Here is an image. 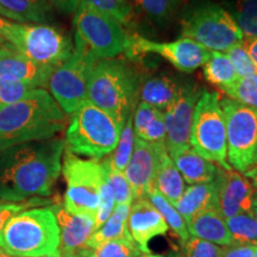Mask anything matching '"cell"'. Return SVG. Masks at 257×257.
<instances>
[{"instance_id":"1","label":"cell","mask_w":257,"mask_h":257,"mask_svg":"<svg viewBox=\"0 0 257 257\" xmlns=\"http://www.w3.org/2000/svg\"><path fill=\"white\" fill-rule=\"evenodd\" d=\"M64 141L50 138L0 149V201L51 194L62 170Z\"/></svg>"},{"instance_id":"2","label":"cell","mask_w":257,"mask_h":257,"mask_svg":"<svg viewBox=\"0 0 257 257\" xmlns=\"http://www.w3.org/2000/svg\"><path fill=\"white\" fill-rule=\"evenodd\" d=\"M66 127V113L47 89L36 88L0 107V149L54 138Z\"/></svg>"},{"instance_id":"3","label":"cell","mask_w":257,"mask_h":257,"mask_svg":"<svg viewBox=\"0 0 257 257\" xmlns=\"http://www.w3.org/2000/svg\"><path fill=\"white\" fill-rule=\"evenodd\" d=\"M142 82L140 74L125 60H98L89 75L87 101L124 126L136 108Z\"/></svg>"},{"instance_id":"4","label":"cell","mask_w":257,"mask_h":257,"mask_svg":"<svg viewBox=\"0 0 257 257\" xmlns=\"http://www.w3.org/2000/svg\"><path fill=\"white\" fill-rule=\"evenodd\" d=\"M60 246V231L50 207L29 208L16 214L3 230L0 250L15 257H38Z\"/></svg>"},{"instance_id":"5","label":"cell","mask_w":257,"mask_h":257,"mask_svg":"<svg viewBox=\"0 0 257 257\" xmlns=\"http://www.w3.org/2000/svg\"><path fill=\"white\" fill-rule=\"evenodd\" d=\"M121 128L112 115L87 101L70 114L66 149L76 156L98 161L113 153Z\"/></svg>"},{"instance_id":"6","label":"cell","mask_w":257,"mask_h":257,"mask_svg":"<svg viewBox=\"0 0 257 257\" xmlns=\"http://www.w3.org/2000/svg\"><path fill=\"white\" fill-rule=\"evenodd\" d=\"M73 25L74 46L82 48L94 59H114L126 53L130 35L111 15L80 2Z\"/></svg>"},{"instance_id":"7","label":"cell","mask_w":257,"mask_h":257,"mask_svg":"<svg viewBox=\"0 0 257 257\" xmlns=\"http://www.w3.org/2000/svg\"><path fill=\"white\" fill-rule=\"evenodd\" d=\"M181 34L210 51L219 53H226L244 42L242 31L226 9L212 2L201 3L186 12Z\"/></svg>"},{"instance_id":"8","label":"cell","mask_w":257,"mask_h":257,"mask_svg":"<svg viewBox=\"0 0 257 257\" xmlns=\"http://www.w3.org/2000/svg\"><path fill=\"white\" fill-rule=\"evenodd\" d=\"M4 41L32 62L53 69L66 62L74 50L72 40L48 24L14 22Z\"/></svg>"},{"instance_id":"9","label":"cell","mask_w":257,"mask_h":257,"mask_svg":"<svg viewBox=\"0 0 257 257\" xmlns=\"http://www.w3.org/2000/svg\"><path fill=\"white\" fill-rule=\"evenodd\" d=\"M62 174L67 184L64 208L70 213L95 219L100 204V189L105 182L104 163L80 159L64 148Z\"/></svg>"},{"instance_id":"10","label":"cell","mask_w":257,"mask_h":257,"mask_svg":"<svg viewBox=\"0 0 257 257\" xmlns=\"http://www.w3.org/2000/svg\"><path fill=\"white\" fill-rule=\"evenodd\" d=\"M191 148L220 168L231 169L227 163L226 127L217 92H204L195 105L189 138Z\"/></svg>"},{"instance_id":"11","label":"cell","mask_w":257,"mask_h":257,"mask_svg":"<svg viewBox=\"0 0 257 257\" xmlns=\"http://www.w3.org/2000/svg\"><path fill=\"white\" fill-rule=\"evenodd\" d=\"M226 127L227 163L238 173L253 166L257 147V110L230 98L220 99Z\"/></svg>"},{"instance_id":"12","label":"cell","mask_w":257,"mask_h":257,"mask_svg":"<svg viewBox=\"0 0 257 257\" xmlns=\"http://www.w3.org/2000/svg\"><path fill=\"white\" fill-rule=\"evenodd\" d=\"M95 61L82 48L74 46L72 56L51 73L47 87L66 114L87 102L88 80Z\"/></svg>"},{"instance_id":"13","label":"cell","mask_w":257,"mask_h":257,"mask_svg":"<svg viewBox=\"0 0 257 257\" xmlns=\"http://www.w3.org/2000/svg\"><path fill=\"white\" fill-rule=\"evenodd\" d=\"M125 54L131 59L144 54H155L168 61L180 72L192 73L206 63L211 51L187 37L169 42H159L140 35H131Z\"/></svg>"},{"instance_id":"14","label":"cell","mask_w":257,"mask_h":257,"mask_svg":"<svg viewBox=\"0 0 257 257\" xmlns=\"http://www.w3.org/2000/svg\"><path fill=\"white\" fill-rule=\"evenodd\" d=\"M202 92L194 83L181 85L178 98L173 101L165 115L166 141L165 146L169 155L191 148V128L195 105Z\"/></svg>"},{"instance_id":"15","label":"cell","mask_w":257,"mask_h":257,"mask_svg":"<svg viewBox=\"0 0 257 257\" xmlns=\"http://www.w3.org/2000/svg\"><path fill=\"white\" fill-rule=\"evenodd\" d=\"M166 153L168 152L165 144H154L136 138L133 155L124 170L135 200L146 198L154 189L157 170Z\"/></svg>"},{"instance_id":"16","label":"cell","mask_w":257,"mask_h":257,"mask_svg":"<svg viewBox=\"0 0 257 257\" xmlns=\"http://www.w3.org/2000/svg\"><path fill=\"white\" fill-rule=\"evenodd\" d=\"M214 184L217 188L218 211L225 219L239 213H251L255 188L242 173L232 168L218 167Z\"/></svg>"},{"instance_id":"17","label":"cell","mask_w":257,"mask_h":257,"mask_svg":"<svg viewBox=\"0 0 257 257\" xmlns=\"http://www.w3.org/2000/svg\"><path fill=\"white\" fill-rule=\"evenodd\" d=\"M60 231V251L62 255L80 253L87 250V243L95 231V219L83 214L70 213L63 204L50 206Z\"/></svg>"},{"instance_id":"18","label":"cell","mask_w":257,"mask_h":257,"mask_svg":"<svg viewBox=\"0 0 257 257\" xmlns=\"http://www.w3.org/2000/svg\"><path fill=\"white\" fill-rule=\"evenodd\" d=\"M127 229L131 238L142 252H150L149 242L157 236L166 234L168 225L161 213L147 198L136 199L131 205L127 219Z\"/></svg>"},{"instance_id":"19","label":"cell","mask_w":257,"mask_h":257,"mask_svg":"<svg viewBox=\"0 0 257 257\" xmlns=\"http://www.w3.org/2000/svg\"><path fill=\"white\" fill-rule=\"evenodd\" d=\"M53 68L32 62L22 55L11 44L0 43V79L16 80L36 86L47 87Z\"/></svg>"},{"instance_id":"20","label":"cell","mask_w":257,"mask_h":257,"mask_svg":"<svg viewBox=\"0 0 257 257\" xmlns=\"http://www.w3.org/2000/svg\"><path fill=\"white\" fill-rule=\"evenodd\" d=\"M174 207L184 218L186 224L201 212L207 210H218L217 188L214 181L208 184L189 185L184 194L176 201Z\"/></svg>"},{"instance_id":"21","label":"cell","mask_w":257,"mask_h":257,"mask_svg":"<svg viewBox=\"0 0 257 257\" xmlns=\"http://www.w3.org/2000/svg\"><path fill=\"white\" fill-rule=\"evenodd\" d=\"M187 230L193 237L207 240L217 245L229 246L233 244L225 218L221 216L219 211L214 208L201 212L188 221Z\"/></svg>"},{"instance_id":"22","label":"cell","mask_w":257,"mask_h":257,"mask_svg":"<svg viewBox=\"0 0 257 257\" xmlns=\"http://www.w3.org/2000/svg\"><path fill=\"white\" fill-rule=\"evenodd\" d=\"M187 184H208L214 181L218 167L195 153L192 148L169 155Z\"/></svg>"},{"instance_id":"23","label":"cell","mask_w":257,"mask_h":257,"mask_svg":"<svg viewBox=\"0 0 257 257\" xmlns=\"http://www.w3.org/2000/svg\"><path fill=\"white\" fill-rule=\"evenodd\" d=\"M134 130L136 138L154 144H165L166 127L163 112L140 102L134 112Z\"/></svg>"},{"instance_id":"24","label":"cell","mask_w":257,"mask_h":257,"mask_svg":"<svg viewBox=\"0 0 257 257\" xmlns=\"http://www.w3.org/2000/svg\"><path fill=\"white\" fill-rule=\"evenodd\" d=\"M181 85L166 75H157L144 80L140 89L141 102L165 112L178 98Z\"/></svg>"},{"instance_id":"25","label":"cell","mask_w":257,"mask_h":257,"mask_svg":"<svg viewBox=\"0 0 257 257\" xmlns=\"http://www.w3.org/2000/svg\"><path fill=\"white\" fill-rule=\"evenodd\" d=\"M130 210L131 205H115L110 218L93 232L87 243V249H94L108 240L133 239L127 229Z\"/></svg>"},{"instance_id":"26","label":"cell","mask_w":257,"mask_h":257,"mask_svg":"<svg viewBox=\"0 0 257 257\" xmlns=\"http://www.w3.org/2000/svg\"><path fill=\"white\" fill-rule=\"evenodd\" d=\"M154 188L173 205H175L176 201L184 194L186 189L185 180L170 159L168 153H166L161 160Z\"/></svg>"},{"instance_id":"27","label":"cell","mask_w":257,"mask_h":257,"mask_svg":"<svg viewBox=\"0 0 257 257\" xmlns=\"http://www.w3.org/2000/svg\"><path fill=\"white\" fill-rule=\"evenodd\" d=\"M0 5L14 15L18 23L47 24L51 19L49 0H0Z\"/></svg>"},{"instance_id":"28","label":"cell","mask_w":257,"mask_h":257,"mask_svg":"<svg viewBox=\"0 0 257 257\" xmlns=\"http://www.w3.org/2000/svg\"><path fill=\"white\" fill-rule=\"evenodd\" d=\"M204 75L208 82L226 92L239 79L233 64L225 53L211 51V55L204 64Z\"/></svg>"},{"instance_id":"29","label":"cell","mask_w":257,"mask_h":257,"mask_svg":"<svg viewBox=\"0 0 257 257\" xmlns=\"http://www.w3.org/2000/svg\"><path fill=\"white\" fill-rule=\"evenodd\" d=\"M133 11L143 15L154 24L165 27L174 17L182 0H128Z\"/></svg>"},{"instance_id":"30","label":"cell","mask_w":257,"mask_h":257,"mask_svg":"<svg viewBox=\"0 0 257 257\" xmlns=\"http://www.w3.org/2000/svg\"><path fill=\"white\" fill-rule=\"evenodd\" d=\"M223 6L238 25L244 38H257V0H224Z\"/></svg>"},{"instance_id":"31","label":"cell","mask_w":257,"mask_h":257,"mask_svg":"<svg viewBox=\"0 0 257 257\" xmlns=\"http://www.w3.org/2000/svg\"><path fill=\"white\" fill-rule=\"evenodd\" d=\"M148 200L152 202V205L160 212L161 216L168 225V227L172 229L173 232L176 234V237L181 242V245L189 239V232L187 230V224L178 210L174 207V205L170 204L167 199L163 197L161 193L156 191L155 188L152 189L146 197Z\"/></svg>"},{"instance_id":"32","label":"cell","mask_w":257,"mask_h":257,"mask_svg":"<svg viewBox=\"0 0 257 257\" xmlns=\"http://www.w3.org/2000/svg\"><path fill=\"white\" fill-rule=\"evenodd\" d=\"M135 141H136V135H135L134 130L133 113L127 118L123 128H121L119 140H118L117 147H115L113 153L111 154L108 159H106L112 168L119 170V172H124L128 161L131 159V155H133Z\"/></svg>"},{"instance_id":"33","label":"cell","mask_w":257,"mask_h":257,"mask_svg":"<svg viewBox=\"0 0 257 257\" xmlns=\"http://www.w3.org/2000/svg\"><path fill=\"white\" fill-rule=\"evenodd\" d=\"M225 221L233 244L257 245V220L251 213L236 214L225 219Z\"/></svg>"},{"instance_id":"34","label":"cell","mask_w":257,"mask_h":257,"mask_svg":"<svg viewBox=\"0 0 257 257\" xmlns=\"http://www.w3.org/2000/svg\"><path fill=\"white\" fill-rule=\"evenodd\" d=\"M141 253L142 251L133 239H118L108 240L94 249H87L82 257H138Z\"/></svg>"},{"instance_id":"35","label":"cell","mask_w":257,"mask_h":257,"mask_svg":"<svg viewBox=\"0 0 257 257\" xmlns=\"http://www.w3.org/2000/svg\"><path fill=\"white\" fill-rule=\"evenodd\" d=\"M105 167V179L113 193L115 205H133L134 193L124 172L112 168L107 160L102 161Z\"/></svg>"},{"instance_id":"36","label":"cell","mask_w":257,"mask_h":257,"mask_svg":"<svg viewBox=\"0 0 257 257\" xmlns=\"http://www.w3.org/2000/svg\"><path fill=\"white\" fill-rule=\"evenodd\" d=\"M230 99L257 110V74L248 78H239L226 92Z\"/></svg>"},{"instance_id":"37","label":"cell","mask_w":257,"mask_h":257,"mask_svg":"<svg viewBox=\"0 0 257 257\" xmlns=\"http://www.w3.org/2000/svg\"><path fill=\"white\" fill-rule=\"evenodd\" d=\"M93 8L111 15L123 25L130 23L134 17V11L128 0H81Z\"/></svg>"},{"instance_id":"38","label":"cell","mask_w":257,"mask_h":257,"mask_svg":"<svg viewBox=\"0 0 257 257\" xmlns=\"http://www.w3.org/2000/svg\"><path fill=\"white\" fill-rule=\"evenodd\" d=\"M36 88L28 82L0 79V107L21 101Z\"/></svg>"},{"instance_id":"39","label":"cell","mask_w":257,"mask_h":257,"mask_svg":"<svg viewBox=\"0 0 257 257\" xmlns=\"http://www.w3.org/2000/svg\"><path fill=\"white\" fill-rule=\"evenodd\" d=\"M48 199L43 198H32L25 201L19 202H10V201H3L0 202V237H2L3 230H4L5 225L9 223L10 220L14 218L16 214L21 213L29 208H35L42 205L49 204Z\"/></svg>"},{"instance_id":"40","label":"cell","mask_w":257,"mask_h":257,"mask_svg":"<svg viewBox=\"0 0 257 257\" xmlns=\"http://www.w3.org/2000/svg\"><path fill=\"white\" fill-rule=\"evenodd\" d=\"M225 54L230 59L231 63L233 64L239 78H248V76L257 74V66L243 43L231 48Z\"/></svg>"},{"instance_id":"41","label":"cell","mask_w":257,"mask_h":257,"mask_svg":"<svg viewBox=\"0 0 257 257\" xmlns=\"http://www.w3.org/2000/svg\"><path fill=\"white\" fill-rule=\"evenodd\" d=\"M185 257H223L224 248L207 240L189 237L187 242L182 244Z\"/></svg>"},{"instance_id":"42","label":"cell","mask_w":257,"mask_h":257,"mask_svg":"<svg viewBox=\"0 0 257 257\" xmlns=\"http://www.w3.org/2000/svg\"><path fill=\"white\" fill-rule=\"evenodd\" d=\"M114 205L113 193H112V189L105 179V182L102 184L100 189V204H99L98 211L95 214V230L100 227L110 218L114 210Z\"/></svg>"},{"instance_id":"43","label":"cell","mask_w":257,"mask_h":257,"mask_svg":"<svg viewBox=\"0 0 257 257\" xmlns=\"http://www.w3.org/2000/svg\"><path fill=\"white\" fill-rule=\"evenodd\" d=\"M255 245L252 244H231L224 248L223 257H253Z\"/></svg>"},{"instance_id":"44","label":"cell","mask_w":257,"mask_h":257,"mask_svg":"<svg viewBox=\"0 0 257 257\" xmlns=\"http://www.w3.org/2000/svg\"><path fill=\"white\" fill-rule=\"evenodd\" d=\"M51 6L63 12V14H74L81 0H49Z\"/></svg>"},{"instance_id":"45","label":"cell","mask_w":257,"mask_h":257,"mask_svg":"<svg viewBox=\"0 0 257 257\" xmlns=\"http://www.w3.org/2000/svg\"><path fill=\"white\" fill-rule=\"evenodd\" d=\"M243 44L257 66V38H250V40L249 38H244Z\"/></svg>"},{"instance_id":"46","label":"cell","mask_w":257,"mask_h":257,"mask_svg":"<svg viewBox=\"0 0 257 257\" xmlns=\"http://www.w3.org/2000/svg\"><path fill=\"white\" fill-rule=\"evenodd\" d=\"M243 175L251 182L252 187L255 188V191H257V165L250 167L245 173H243Z\"/></svg>"},{"instance_id":"47","label":"cell","mask_w":257,"mask_h":257,"mask_svg":"<svg viewBox=\"0 0 257 257\" xmlns=\"http://www.w3.org/2000/svg\"><path fill=\"white\" fill-rule=\"evenodd\" d=\"M12 23H14V22L9 21V19H6L0 16V42H5L4 36L6 32H8L9 29L11 28Z\"/></svg>"},{"instance_id":"48","label":"cell","mask_w":257,"mask_h":257,"mask_svg":"<svg viewBox=\"0 0 257 257\" xmlns=\"http://www.w3.org/2000/svg\"><path fill=\"white\" fill-rule=\"evenodd\" d=\"M0 16H2V17L6 18V19H9V21H12V22H16V23H18L17 19H16L15 16L10 14L9 11H6V10H5L4 8H3L2 5H0Z\"/></svg>"},{"instance_id":"49","label":"cell","mask_w":257,"mask_h":257,"mask_svg":"<svg viewBox=\"0 0 257 257\" xmlns=\"http://www.w3.org/2000/svg\"><path fill=\"white\" fill-rule=\"evenodd\" d=\"M251 214L253 218L257 220V191L253 193V199H252V205H251Z\"/></svg>"},{"instance_id":"50","label":"cell","mask_w":257,"mask_h":257,"mask_svg":"<svg viewBox=\"0 0 257 257\" xmlns=\"http://www.w3.org/2000/svg\"><path fill=\"white\" fill-rule=\"evenodd\" d=\"M167 257H185V256L180 251H178V250H170Z\"/></svg>"},{"instance_id":"51","label":"cell","mask_w":257,"mask_h":257,"mask_svg":"<svg viewBox=\"0 0 257 257\" xmlns=\"http://www.w3.org/2000/svg\"><path fill=\"white\" fill-rule=\"evenodd\" d=\"M38 257H62V253L59 249L56 250V251L54 252H50V253H47V255H43V256H38Z\"/></svg>"},{"instance_id":"52","label":"cell","mask_w":257,"mask_h":257,"mask_svg":"<svg viewBox=\"0 0 257 257\" xmlns=\"http://www.w3.org/2000/svg\"><path fill=\"white\" fill-rule=\"evenodd\" d=\"M138 257H163L162 255H159V253H152V252H142Z\"/></svg>"},{"instance_id":"53","label":"cell","mask_w":257,"mask_h":257,"mask_svg":"<svg viewBox=\"0 0 257 257\" xmlns=\"http://www.w3.org/2000/svg\"><path fill=\"white\" fill-rule=\"evenodd\" d=\"M62 257H82L80 253H68V255H62Z\"/></svg>"},{"instance_id":"54","label":"cell","mask_w":257,"mask_h":257,"mask_svg":"<svg viewBox=\"0 0 257 257\" xmlns=\"http://www.w3.org/2000/svg\"><path fill=\"white\" fill-rule=\"evenodd\" d=\"M0 257H15V256H10V255H8V253H5L4 251H2V250H0Z\"/></svg>"},{"instance_id":"55","label":"cell","mask_w":257,"mask_h":257,"mask_svg":"<svg viewBox=\"0 0 257 257\" xmlns=\"http://www.w3.org/2000/svg\"><path fill=\"white\" fill-rule=\"evenodd\" d=\"M253 165H257V147L255 150V156H253Z\"/></svg>"},{"instance_id":"56","label":"cell","mask_w":257,"mask_h":257,"mask_svg":"<svg viewBox=\"0 0 257 257\" xmlns=\"http://www.w3.org/2000/svg\"><path fill=\"white\" fill-rule=\"evenodd\" d=\"M253 257H257V245H255V252H253Z\"/></svg>"},{"instance_id":"57","label":"cell","mask_w":257,"mask_h":257,"mask_svg":"<svg viewBox=\"0 0 257 257\" xmlns=\"http://www.w3.org/2000/svg\"><path fill=\"white\" fill-rule=\"evenodd\" d=\"M0 43H3V42H0Z\"/></svg>"}]
</instances>
